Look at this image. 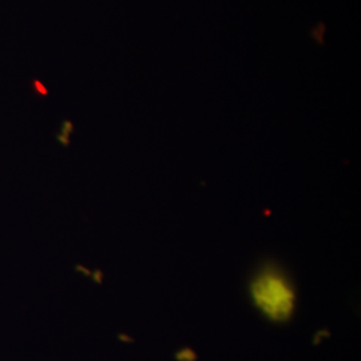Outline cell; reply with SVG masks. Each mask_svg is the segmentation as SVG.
Segmentation results:
<instances>
[{"instance_id":"7a4b0ae2","label":"cell","mask_w":361,"mask_h":361,"mask_svg":"<svg viewBox=\"0 0 361 361\" xmlns=\"http://www.w3.org/2000/svg\"><path fill=\"white\" fill-rule=\"evenodd\" d=\"M174 359L177 361H197V353L190 348H182L176 352Z\"/></svg>"},{"instance_id":"277c9868","label":"cell","mask_w":361,"mask_h":361,"mask_svg":"<svg viewBox=\"0 0 361 361\" xmlns=\"http://www.w3.org/2000/svg\"><path fill=\"white\" fill-rule=\"evenodd\" d=\"M91 276H92L94 283H97V284H102V280H104V271H101V269H97L94 273H91Z\"/></svg>"},{"instance_id":"6da1fadb","label":"cell","mask_w":361,"mask_h":361,"mask_svg":"<svg viewBox=\"0 0 361 361\" xmlns=\"http://www.w3.org/2000/svg\"><path fill=\"white\" fill-rule=\"evenodd\" d=\"M250 297L257 310L273 323H286L296 308L295 288L280 269L265 268L250 283Z\"/></svg>"},{"instance_id":"3957f363","label":"cell","mask_w":361,"mask_h":361,"mask_svg":"<svg viewBox=\"0 0 361 361\" xmlns=\"http://www.w3.org/2000/svg\"><path fill=\"white\" fill-rule=\"evenodd\" d=\"M323 337H329V332H328V331H325V332H324V331H319V332L314 335L313 344H314V345H319V344L322 343V338H323Z\"/></svg>"},{"instance_id":"5b68a950","label":"cell","mask_w":361,"mask_h":361,"mask_svg":"<svg viewBox=\"0 0 361 361\" xmlns=\"http://www.w3.org/2000/svg\"><path fill=\"white\" fill-rule=\"evenodd\" d=\"M75 271L83 273V274L87 276V277H90L91 276V271H87V268H85V267H82V265H77V267H75Z\"/></svg>"},{"instance_id":"8992f818","label":"cell","mask_w":361,"mask_h":361,"mask_svg":"<svg viewBox=\"0 0 361 361\" xmlns=\"http://www.w3.org/2000/svg\"><path fill=\"white\" fill-rule=\"evenodd\" d=\"M119 338H121V340H125V341H133L130 337H126V336L123 335H119Z\"/></svg>"}]
</instances>
